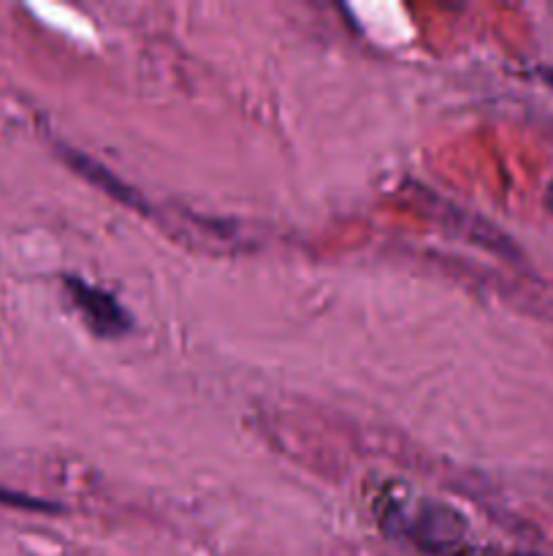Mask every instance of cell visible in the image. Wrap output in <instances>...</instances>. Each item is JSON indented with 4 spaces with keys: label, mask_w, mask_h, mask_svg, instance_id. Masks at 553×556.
I'll list each match as a JSON object with an SVG mask.
<instances>
[{
    "label": "cell",
    "mask_w": 553,
    "mask_h": 556,
    "mask_svg": "<svg viewBox=\"0 0 553 556\" xmlns=\"http://www.w3.org/2000/svg\"><path fill=\"white\" fill-rule=\"evenodd\" d=\"M63 288L92 334L114 340V337H125L133 329V315L106 288L92 286L90 280L76 275H63Z\"/></svg>",
    "instance_id": "obj_2"
},
{
    "label": "cell",
    "mask_w": 553,
    "mask_h": 556,
    "mask_svg": "<svg viewBox=\"0 0 553 556\" xmlns=\"http://www.w3.org/2000/svg\"><path fill=\"white\" fill-rule=\"evenodd\" d=\"M60 150H63V157H65V161H68L70 166H74L76 172L81 174V177H87V179H90V182H95L98 188L108 190V193H112L114 199L125 201V204H130V206H141V204H139V199H136V195H139V193H133V190H130L128 185L119 182V179L114 177V174L108 172V168H103L101 163H95V161H92V157H87L85 152L70 150V147H60Z\"/></svg>",
    "instance_id": "obj_3"
},
{
    "label": "cell",
    "mask_w": 553,
    "mask_h": 556,
    "mask_svg": "<svg viewBox=\"0 0 553 556\" xmlns=\"http://www.w3.org/2000/svg\"><path fill=\"white\" fill-rule=\"evenodd\" d=\"M510 556H542V554H535V552H515V554H510Z\"/></svg>",
    "instance_id": "obj_5"
},
{
    "label": "cell",
    "mask_w": 553,
    "mask_h": 556,
    "mask_svg": "<svg viewBox=\"0 0 553 556\" xmlns=\"http://www.w3.org/2000/svg\"><path fill=\"white\" fill-rule=\"evenodd\" d=\"M383 527L390 535H401L421 552L445 556L461 543V516L453 508L439 503H421L417 508H407L401 503H390L383 510Z\"/></svg>",
    "instance_id": "obj_1"
},
{
    "label": "cell",
    "mask_w": 553,
    "mask_h": 556,
    "mask_svg": "<svg viewBox=\"0 0 553 556\" xmlns=\"http://www.w3.org/2000/svg\"><path fill=\"white\" fill-rule=\"evenodd\" d=\"M0 505H9V508H20V510H36V514H57V505L47 503L41 497H30V494L22 492H11V489L0 486Z\"/></svg>",
    "instance_id": "obj_4"
},
{
    "label": "cell",
    "mask_w": 553,
    "mask_h": 556,
    "mask_svg": "<svg viewBox=\"0 0 553 556\" xmlns=\"http://www.w3.org/2000/svg\"><path fill=\"white\" fill-rule=\"evenodd\" d=\"M551 204H553V185H551Z\"/></svg>",
    "instance_id": "obj_6"
}]
</instances>
